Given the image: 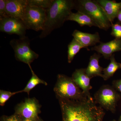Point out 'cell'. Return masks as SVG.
Returning <instances> with one entry per match:
<instances>
[{"mask_svg":"<svg viewBox=\"0 0 121 121\" xmlns=\"http://www.w3.org/2000/svg\"><path fill=\"white\" fill-rule=\"evenodd\" d=\"M62 121H103L104 110L95 104L93 98L81 100L58 98Z\"/></svg>","mask_w":121,"mask_h":121,"instance_id":"obj_1","label":"cell"},{"mask_svg":"<svg viewBox=\"0 0 121 121\" xmlns=\"http://www.w3.org/2000/svg\"><path fill=\"white\" fill-rule=\"evenodd\" d=\"M74 7V0H53L51 6L46 10V21L39 38L46 37L53 30L62 26Z\"/></svg>","mask_w":121,"mask_h":121,"instance_id":"obj_2","label":"cell"},{"mask_svg":"<svg viewBox=\"0 0 121 121\" xmlns=\"http://www.w3.org/2000/svg\"><path fill=\"white\" fill-rule=\"evenodd\" d=\"M74 9L87 14L94 20L100 29L107 30L111 24L103 9L96 1L92 0H74Z\"/></svg>","mask_w":121,"mask_h":121,"instance_id":"obj_3","label":"cell"},{"mask_svg":"<svg viewBox=\"0 0 121 121\" xmlns=\"http://www.w3.org/2000/svg\"><path fill=\"white\" fill-rule=\"evenodd\" d=\"M54 91L57 99L81 100L88 98L71 78L65 75L59 74L57 76Z\"/></svg>","mask_w":121,"mask_h":121,"instance_id":"obj_4","label":"cell"},{"mask_svg":"<svg viewBox=\"0 0 121 121\" xmlns=\"http://www.w3.org/2000/svg\"><path fill=\"white\" fill-rule=\"evenodd\" d=\"M93 98L95 104H99L103 109L114 113L120 96L112 86L105 85L95 93Z\"/></svg>","mask_w":121,"mask_h":121,"instance_id":"obj_5","label":"cell"},{"mask_svg":"<svg viewBox=\"0 0 121 121\" xmlns=\"http://www.w3.org/2000/svg\"><path fill=\"white\" fill-rule=\"evenodd\" d=\"M30 42L28 37L25 36L13 39L9 43L14 50L16 59L28 64L29 66L39 56L38 54L31 49Z\"/></svg>","mask_w":121,"mask_h":121,"instance_id":"obj_6","label":"cell"},{"mask_svg":"<svg viewBox=\"0 0 121 121\" xmlns=\"http://www.w3.org/2000/svg\"><path fill=\"white\" fill-rule=\"evenodd\" d=\"M46 11L39 7L27 5L23 20L27 29L36 31L43 30L47 16Z\"/></svg>","mask_w":121,"mask_h":121,"instance_id":"obj_7","label":"cell"},{"mask_svg":"<svg viewBox=\"0 0 121 121\" xmlns=\"http://www.w3.org/2000/svg\"><path fill=\"white\" fill-rule=\"evenodd\" d=\"M41 107L39 101L35 98H28L17 104L15 107V113L22 118L35 121L39 117Z\"/></svg>","mask_w":121,"mask_h":121,"instance_id":"obj_8","label":"cell"},{"mask_svg":"<svg viewBox=\"0 0 121 121\" xmlns=\"http://www.w3.org/2000/svg\"><path fill=\"white\" fill-rule=\"evenodd\" d=\"M27 28L22 20L8 17L0 19V31L9 34H15L20 37L26 36Z\"/></svg>","mask_w":121,"mask_h":121,"instance_id":"obj_9","label":"cell"},{"mask_svg":"<svg viewBox=\"0 0 121 121\" xmlns=\"http://www.w3.org/2000/svg\"><path fill=\"white\" fill-rule=\"evenodd\" d=\"M27 5V0H6V14L8 17L23 21Z\"/></svg>","mask_w":121,"mask_h":121,"instance_id":"obj_10","label":"cell"},{"mask_svg":"<svg viewBox=\"0 0 121 121\" xmlns=\"http://www.w3.org/2000/svg\"><path fill=\"white\" fill-rule=\"evenodd\" d=\"M100 43L99 45L91 48V50L97 52L106 59H109L114 52L121 51V38H115L107 43Z\"/></svg>","mask_w":121,"mask_h":121,"instance_id":"obj_11","label":"cell"},{"mask_svg":"<svg viewBox=\"0 0 121 121\" xmlns=\"http://www.w3.org/2000/svg\"><path fill=\"white\" fill-rule=\"evenodd\" d=\"M71 78L85 95L90 98H93L90 93V91L92 89L90 84L91 79L87 74L85 68L76 69Z\"/></svg>","mask_w":121,"mask_h":121,"instance_id":"obj_12","label":"cell"},{"mask_svg":"<svg viewBox=\"0 0 121 121\" xmlns=\"http://www.w3.org/2000/svg\"><path fill=\"white\" fill-rule=\"evenodd\" d=\"M74 39L78 41L87 50L88 47L95 46L98 43H100L99 33L97 32L94 34L82 32L77 30H75L72 33Z\"/></svg>","mask_w":121,"mask_h":121,"instance_id":"obj_13","label":"cell"},{"mask_svg":"<svg viewBox=\"0 0 121 121\" xmlns=\"http://www.w3.org/2000/svg\"><path fill=\"white\" fill-rule=\"evenodd\" d=\"M96 1L104 9L111 23L112 24L121 9V2H117L110 0H97Z\"/></svg>","mask_w":121,"mask_h":121,"instance_id":"obj_14","label":"cell"},{"mask_svg":"<svg viewBox=\"0 0 121 121\" xmlns=\"http://www.w3.org/2000/svg\"><path fill=\"white\" fill-rule=\"evenodd\" d=\"M102 56L100 54L96 53L91 56L89 64L85 69L87 74L91 79L97 76L102 77L103 68L99 64V59Z\"/></svg>","mask_w":121,"mask_h":121,"instance_id":"obj_15","label":"cell"},{"mask_svg":"<svg viewBox=\"0 0 121 121\" xmlns=\"http://www.w3.org/2000/svg\"><path fill=\"white\" fill-rule=\"evenodd\" d=\"M67 21H71L77 22L81 26H86L91 27L95 26L99 28L94 20L87 14L78 11L76 13L72 12L67 19Z\"/></svg>","mask_w":121,"mask_h":121,"instance_id":"obj_16","label":"cell"},{"mask_svg":"<svg viewBox=\"0 0 121 121\" xmlns=\"http://www.w3.org/2000/svg\"><path fill=\"white\" fill-rule=\"evenodd\" d=\"M110 62L107 67L103 68L102 78L104 80H107L113 76L118 69H121V63L117 62L115 58L114 54L110 57Z\"/></svg>","mask_w":121,"mask_h":121,"instance_id":"obj_17","label":"cell"},{"mask_svg":"<svg viewBox=\"0 0 121 121\" xmlns=\"http://www.w3.org/2000/svg\"><path fill=\"white\" fill-rule=\"evenodd\" d=\"M82 48H85L73 38L68 45V63H71L76 54Z\"/></svg>","mask_w":121,"mask_h":121,"instance_id":"obj_18","label":"cell"},{"mask_svg":"<svg viewBox=\"0 0 121 121\" xmlns=\"http://www.w3.org/2000/svg\"><path fill=\"white\" fill-rule=\"evenodd\" d=\"M29 67L31 69L32 75L31 78L28 82L27 84L26 85V86L24 89L21 90L22 92H26L27 93L28 95H29L30 91L33 88H35V87L38 84H43L45 86H47L48 85V83L47 82L40 79L36 75L32 69L31 66H29Z\"/></svg>","mask_w":121,"mask_h":121,"instance_id":"obj_19","label":"cell"},{"mask_svg":"<svg viewBox=\"0 0 121 121\" xmlns=\"http://www.w3.org/2000/svg\"><path fill=\"white\" fill-rule=\"evenodd\" d=\"M53 0H27L28 5L47 10L51 6Z\"/></svg>","mask_w":121,"mask_h":121,"instance_id":"obj_20","label":"cell"},{"mask_svg":"<svg viewBox=\"0 0 121 121\" xmlns=\"http://www.w3.org/2000/svg\"><path fill=\"white\" fill-rule=\"evenodd\" d=\"M22 93L21 91L16 92H11L0 90V105L1 106L4 105L5 103L13 95L18 94Z\"/></svg>","mask_w":121,"mask_h":121,"instance_id":"obj_21","label":"cell"},{"mask_svg":"<svg viewBox=\"0 0 121 121\" xmlns=\"http://www.w3.org/2000/svg\"><path fill=\"white\" fill-rule=\"evenodd\" d=\"M112 31L111 35L115 37V39L121 38V25L117 23L111 24Z\"/></svg>","mask_w":121,"mask_h":121,"instance_id":"obj_22","label":"cell"},{"mask_svg":"<svg viewBox=\"0 0 121 121\" xmlns=\"http://www.w3.org/2000/svg\"><path fill=\"white\" fill-rule=\"evenodd\" d=\"M0 121H22V118L14 113L10 116L3 115L1 117Z\"/></svg>","mask_w":121,"mask_h":121,"instance_id":"obj_23","label":"cell"},{"mask_svg":"<svg viewBox=\"0 0 121 121\" xmlns=\"http://www.w3.org/2000/svg\"><path fill=\"white\" fill-rule=\"evenodd\" d=\"M6 0H0V19L8 17L6 13Z\"/></svg>","mask_w":121,"mask_h":121,"instance_id":"obj_24","label":"cell"},{"mask_svg":"<svg viewBox=\"0 0 121 121\" xmlns=\"http://www.w3.org/2000/svg\"><path fill=\"white\" fill-rule=\"evenodd\" d=\"M112 86L121 94V79L113 81Z\"/></svg>","mask_w":121,"mask_h":121,"instance_id":"obj_25","label":"cell"},{"mask_svg":"<svg viewBox=\"0 0 121 121\" xmlns=\"http://www.w3.org/2000/svg\"><path fill=\"white\" fill-rule=\"evenodd\" d=\"M117 18L119 22L121 23V9L118 13Z\"/></svg>","mask_w":121,"mask_h":121,"instance_id":"obj_26","label":"cell"},{"mask_svg":"<svg viewBox=\"0 0 121 121\" xmlns=\"http://www.w3.org/2000/svg\"><path fill=\"white\" fill-rule=\"evenodd\" d=\"M22 121H34L31 120V119H26L22 118Z\"/></svg>","mask_w":121,"mask_h":121,"instance_id":"obj_27","label":"cell"},{"mask_svg":"<svg viewBox=\"0 0 121 121\" xmlns=\"http://www.w3.org/2000/svg\"><path fill=\"white\" fill-rule=\"evenodd\" d=\"M34 121H43V120H42L41 118H40L39 117L38 118H37V119L35 120Z\"/></svg>","mask_w":121,"mask_h":121,"instance_id":"obj_28","label":"cell"},{"mask_svg":"<svg viewBox=\"0 0 121 121\" xmlns=\"http://www.w3.org/2000/svg\"><path fill=\"white\" fill-rule=\"evenodd\" d=\"M121 121V117H120V118H119V121Z\"/></svg>","mask_w":121,"mask_h":121,"instance_id":"obj_29","label":"cell"},{"mask_svg":"<svg viewBox=\"0 0 121 121\" xmlns=\"http://www.w3.org/2000/svg\"><path fill=\"white\" fill-rule=\"evenodd\" d=\"M115 121V120H112V121Z\"/></svg>","mask_w":121,"mask_h":121,"instance_id":"obj_30","label":"cell"}]
</instances>
